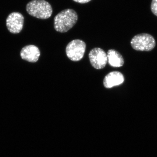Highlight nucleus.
Returning a JSON list of instances; mask_svg holds the SVG:
<instances>
[{
    "label": "nucleus",
    "mask_w": 157,
    "mask_h": 157,
    "mask_svg": "<svg viewBox=\"0 0 157 157\" xmlns=\"http://www.w3.org/2000/svg\"><path fill=\"white\" fill-rule=\"evenodd\" d=\"M77 20L78 15L76 11L73 9H65L55 17L54 26L57 32L66 33L75 25Z\"/></svg>",
    "instance_id": "nucleus-1"
},
{
    "label": "nucleus",
    "mask_w": 157,
    "mask_h": 157,
    "mask_svg": "<svg viewBox=\"0 0 157 157\" xmlns=\"http://www.w3.org/2000/svg\"><path fill=\"white\" fill-rule=\"evenodd\" d=\"M26 9L29 14L39 19H48L52 13V7L45 0H32L28 3Z\"/></svg>",
    "instance_id": "nucleus-2"
},
{
    "label": "nucleus",
    "mask_w": 157,
    "mask_h": 157,
    "mask_svg": "<svg viewBox=\"0 0 157 157\" xmlns=\"http://www.w3.org/2000/svg\"><path fill=\"white\" fill-rule=\"evenodd\" d=\"M132 48L140 51H150L156 45L154 37L150 34H138L133 37L131 42Z\"/></svg>",
    "instance_id": "nucleus-3"
},
{
    "label": "nucleus",
    "mask_w": 157,
    "mask_h": 157,
    "mask_svg": "<svg viewBox=\"0 0 157 157\" xmlns=\"http://www.w3.org/2000/svg\"><path fill=\"white\" fill-rule=\"evenodd\" d=\"M86 45L82 40L75 39L70 42L66 47L68 58L74 62L80 60L84 56Z\"/></svg>",
    "instance_id": "nucleus-4"
},
{
    "label": "nucleus",
    "mask_w": 157,
    "mask_h": 157,
    "mask_svg": "<svg viewBox=\"0 0 157 157\" xmlns=\"http://www.w3.org/2000/svg\"><path fill=\"white\" fill-rule=\"evenodd\" d=\"M90 62L93 67L100 70L105 67L107 63V55L101 48H93L89 54Z\"/></svg>",
    "instance_id": "nucleus-5"
},
{
    "label": "nucleus",
    "mask_w": 157,
    "mask_h": 157,
    "mask_svg": "<svg viewBox=\"0 0 157 157\" xmlns=\"http://www.w3.org/2000/svg\"><path fill=\"white\" fill-rule=\"evenodd\" d=\"M24 18L22 14L17 12L9 14L6 19V26L10 33H19L23 27Z\"/></svg>",
    "instance_id": "nucleus-6"
},
{
    "label": "nucleus",
    "mask_w": 157,
    "mask_h": 157,
    "mask_svg": "<svg viewBox=\"0 0 157 157\" xmlns=\"http://www.w3.org/2000/svg\"><path fill=\"white\" fill-rule=\"evenodd\" d=\"M20 55L21 58L25 60L30 63H36L38 61L40 56V50L35 45H27L21 49Z\"/></svg>",
    "instance_id": "nucleus-7"
},
{
    "label": "nucleus",
    "mask_w": 157,
    "mask_h": 157,
    "mask_svg": "<svg viewBox=\"0 0 157 157\" xmlns=\"http://www.w3.org/2000/svg\"><path fill=\"white\" fill-rule=\"evenodd\" d=\"M124 77L121 73L117 71L110 72L105 76L104 79V85L106 88H111L117 86L124 82Z\"/></svg>",
    "instance_id": "nucleus-8"
},
{
    "label": "nucleus",
    "mask_w": 157,
    "mask_h": 157,
    "mask_svg": "<svg viewBox=\"0 0 157 157\" xmlns=\"http://www.w3.org/2000/svg\"><path fill=\"white\" fill-rule=\"evenodd\" d=\"M107 57V62L111 67H120L123 66V58L121 55L116 50L114 49H110L108 50Z\"/></svg>",
    "instance_id": "nucleus-9"
},
{
    "label": "nucleus",
    "mask_w": 157,
    "mask_h": 157,
    "mask_svg": "<svg viewBox=\"0 0 157 157\" xmlns=\"http://www.w3.org/2000/svg\"><path fill=\"white\" fill-rule=\"evenodd\" d=\"M151 9L152 13L157 16V0H152Z\"/></svg>",
    "instance_id": "nucleus-10"
},
{
    "label": "nucleus",
    "mask_w": 157,
    "mask_h": 157,
    "mask_svg": "<svg viewBox=\"0 0 157 157\" xmlns=\"http://www.w3.org/2000/svg\"><path fill=\"white\" fill-rule=\"evenodd\" d=\"M73 1L76 2L80 3V4H85V3L89 2L91 0H73Z\"/></svg>",
    "instance_id": "nucleus-11"
}]
</instances>
